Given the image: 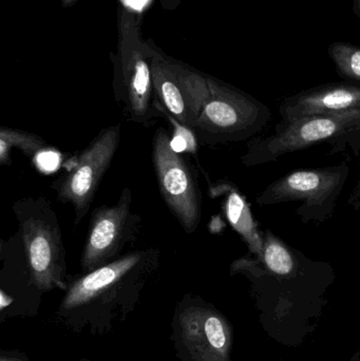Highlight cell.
<instances>
[{
	"label": "cell",
	"instance_id": "1",
	"mask_svg": "<svg viewBox=\"0 0 360 361\" xmlns=\"http://www.w3.org/2000/svg\"><path fill=\"white\" fill-rule=\"evenodd\" d=\"M161 260L158 247L130 250L109 264L68 281L57 318L75 333L107 334L135 310L158 273Z\"/></svg>",
	"mask_w": 360,
	"mask_h": 361
},
{
	"label": "cell",
	"instance_id": "2",
	"mask_svg": "<svg viewBox=\"0 0 360 361\" xmlns=\"http://www.w3.org/2000/svg\"><path fill=\"white\" fill-rule=\"evenodd\" d=\"M13 212L30 286L39 293L67 290L66 250L52 204L44 195L23 197L13 204Z\"/></svg>",
	"mask_w": 360,
	"mask_h": 361
},
{
	"label": "cell",
	"instance_id": "3",
	"mask_svg": "<svg viewBox=\"0 0 360 361\" xmlns=\"http://www.w3.org/2000/svg\"><path fill=\"white\" fill-rule=\"evenodd\" d=\"M325 143L331 146L334 154L350 148L359 156L360 114L281 120L274 133L249 140L241 161L247 167L268 164L287 154Z\"/></svg>",
	"mask_w": 360,
	"mask_h": 361
},
{
	"label": "cell",
	"instance_id": "4",
	"mask_svg": "<svg viewBox=\"0 0 360 361\" xmlns=\"http://www.w3.org/2000/svg\"><path fill=\"white\" fill-rule=\"evenodd\" d=\"M171 326V339L182 361H232V326L201 297L185 295Z\"/></svg>",
	"mask_w": 360,
	"mask_h": 361
},
{
	"label": "cell",
	"instance_id": "5",
	"mask_svg": "<svg viewBox=\"0 0 360 361\" xmlns=\"http://www.w3.org/2000/svg\"><path fill=\"white\" fill-rule=\"evenodd\" d=\"M270 120L268 106L238 91L211 84V97L192 130L205 145L217 146L254 139Z\"/></svg>",
	"mask_w": 360,
	"mask_h": 361
},
{
	"label": "cell",
	"instance_id": "6",
	"mask_svg": "<svg viewBox=\"0 0 360 361\" xmlns=\"http://www.w3.org/2000/svg\"><path fill=\"white\" fill-rule=\"evenodd\" d=\"M350 173L347 163L321 169L290 173L266 187L257 197L260 206L302 202L296 214L302 222L323 223L333 216L336 201Z\"/></svg>",
	"mask_w": 360,
	"mask_h": 361
},
{
	"label": "cell",
	"instance_id": "7",
	"mask_svg": "<svg viewBox=\"0 0 360 361\" xmlns=\"http://www.w3.org/2000/svg\"><path fill=\"white\" fill-rule=\"evenodd\" d=\"M120 125L101 129L85 149L66 165V173L52 183L57 200L73 207L74 224L88 214L104 176L120 143Z\"/></svg>",
	"mask_w": 360,
	"mask_h": 361
},
{
	"label": "cell",
	"instance_id": "8",
	"mask_svg": "<svg viewBox=\"0 0 360 361\" xmlns=\"http://www.w3.org/2000/svg\"><path fill=\"white\" fill-rule=\"evenodd\" d=\"M151 159L163 201L186 233H196L202 216L198 175L163 127L154 133Z\"/></svg>",
	"mask_w": 360,
	"mask_h": 361
},
{
	"label": "cell",
	"instance_id": "9",
	"mask_svg": "<svg viewBox=\"0 0 360 361\" xmlns=\"http://www.w3.org/2000/svg\"><path fill=\"white\" fill-rule=\"evenodd\" d=\"M131 205L132 193L125 187L114 205H101L93 210L80 256L82 274L113 262L137 242L142 216L132 212Z\"/></svg>",
	"mask_w": 360,
	"mask_h": 361
},
{
	"label": "cell",
	"instance_id": "10",
	"mask_svg": "<svg viewBox=\"0 0 360 361\" xmlns=\"http://www.w3.org/2000/svg\"><path fill=\"white\" fill-rule=\"evenodd\" d=\"M360 114V86L332 84L316 87L287 97L279 108L281 120L313 116Z\"/></svg>",
	"mask_w": 360,
	"mask_h": 361
},
{
	"label": "cell",
	"instance_id": "11",
	"mask_svg": "<svg viewBox=\"0 0 360 361\" xmlns=\"http://www.w3.org/2000/svg\"><path fill=\"white\" fill-rule=\"evenodd\" d=\"M154 84L163 112L173 116L183 126L194 128L211 97V85L173 80L168 74H159Z\"/></svg>",
	"mask_w": 360,
	"mask_h": 361
},
{
	"label": "cell",
	"instance_id": "12",
	"mask_svg": "<svg viewBox=\"0 0 360 361\" xmlns=\"http://www.w3.org/2000/svg\"><path fill=\"white\" fill-rule=\"evenodd\" d=\"M209 191L213 197H222L224 212L228 222L247 241L252 254L255 257H259L262 252L263 243L262 235L258 231L257 225L253 220L251 210L244 197L232 183L225 180L211 184L209 186Z\"/></svg>",
	"mask_w": 360,
	"mask_h": 361
},
{
	"label": "cell",
	"instance_id": "13",
	"mask_svg": "<svg viewBox=\"0 0 360 361\" xmlns=\"http://www.w3.org/2000/svg\"><path fill=\"white\" fill-rule=\"evenodd\" d=\"M13 148L20 150L38 169L42 157L54 152L42 137L35 133L2 126L0 128V164L2 166L12 163Z\"/></svg>",
	"mask_w": 360,
	"mask_h": 361
},
{
	"label": "cell",
	"instance_id": "14",
	"mask_svg": "<svg viewBox=\"0 0 360 361\" xmlns=\"http://www.w3.org/2000/svg\"><path fill=\"white\" fill-rule=\"evenodd\" d=\"M338 71L345 78L360 82V48L344 42H335L329 49Z\"/></svg>",
	"mask_w": 360,
	"mask_h": 361
},
{
	"label": "cell",
	"instance_id": "15",
	"mask_svg": "<svg viewBox=\"0 0 360 361\" xmlns=\"http://www.w3.org/2000/svg\"><path fill=\"white\" fill-rule=\"evenodd\" d=\"M164 118L169 121L173 129V135L171 137V146H173V149L178 152H186L196 156L198 137H197L194 131L180 124L175 118L169 116L168 114H164Z\"/></svg>",
	"mask_w": 360,
	"mask_h": 361
},
{
	"label": "cell",
	"instance_id": "16",
	"mask_svg": "<svg viewBox=\"0 0 360 361\" xmlns=\"http://www.w3.org/2000/svg\"><path fill=\"white\" fill-rule=\"evenodd\" d=\"M125 4L131 6L132 8H137V10H141L142 6H145L147 0H123Z\"/></svg>",
	"mask_w": 360,
	"mask_h": 361
},
{
	"label": "cell",
	"instance_id": "17",
	"mask_svg": "<svg viewBox=\"0 0 360 361\" xmlns=\"http://www.w3.org/2000/svg\"><path fill=\"white\" fill-rule=\"evenodd\" d=\"M0 361H27L23 356H13V355H6V354H1V357H0Z\"/></svg>",
	"mask_w": 360,
	"mask_h": 361
},
{
	"label": "cell",
	"instance_id": "18",
	"mask_svg": "<svg viewBox=\"0 0 360 361\" xmlns=\"http://www.w3.org/2000/svg\"><path fill=\"white\" fill-rule=\"evenodd\" d=\"M359 360H360V353H359V352H357V353L355 354V355L353 356V357L351 358V360L349 361H359Z\"/></svg>",
	"mask_w": 360,
	"mask_h": 361
},
{
	"label": "cell",
	"instance_id": "19",
	"mask_svg": "<svg viewBox=\"0 0 360 361\" xmlns=\"http://www.w3.org/2000/svg\"><path fill=\"white\" fill-rule=\"evenodd\" d=\"M356 8L359 11L360 14V0H356Z\"/></svg>",
	"mask_w": 360,
	"mask_h": 361
},
{
	"label": "cell",
	"instance_id": "20",
	"mask_svg": "<svg viewBox=\"0 0 360 361\" xmlns=\"http://www.w3.org/2000/svg\"><path fill=\"white\" fill-rule=\"evenodd\" d=\"M80 361H90V360H80Z\"/></svg>",
	"mask_w": 360,
	"mask_h": 361
}]
</instances>
